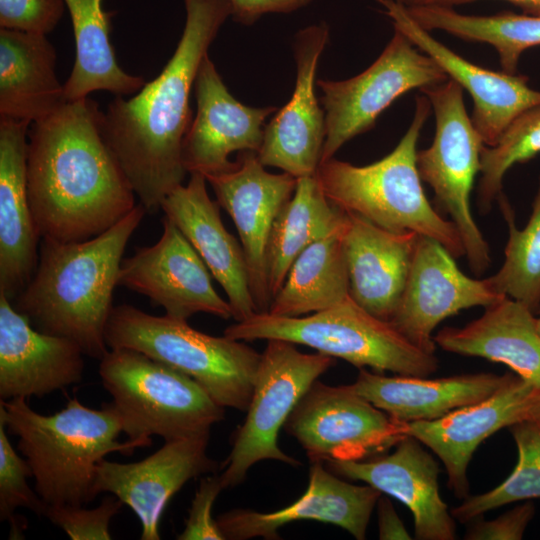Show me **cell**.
<instances>
[{
	"mask_svg": "<svg viewBox=\"0 0 540 540\" xmlns=\"http://www.w3.org/2000/svg\"><path fill=\"white\" fill-rule=\"evenodd\" d=\"M205 178L239 234L257 313L268 312V239L274 220L295 191L297 178L286 172L269 173L253 151L240 152L231 170Z\"/></svg>",
	"mask_w": 540,
	"mask_h": 540,
	"instance_id": "cell-15",
	"label": "cell"
},
{
	"mask_svg": "<svg viewBox=\"0 0 540 540\" xmlns=\"http://www.w3.org/2000/svg\"><path fill=\"white\" fill-rule=\"evenodd\" d=\"M184 4V30L162 72L132 98L116 96L102 116L105 140L147 212L161 209L163 199L183 184L191 89L208 48L232 15L229 0Z\"/></svg>",
	"mask_w": 540,
	"mask_h": 540,
	"instance_id": "cell-2",
	"label": "cell"
},
{
	"mask_svg": "<svg viewBox=\"0 0 540 540\" xmlns=\"http://www.w3.org/2000/svg\"><path fill=\"white\" fill-rule=\"evenodd\" d=\"M284 429L311 462L363 460L380 455L406 437V423L356 393L349 385L316 380L299 400Z\"/></svg>",
	"mask_w": 540,
	"mask_h": 540,
	"instance_id": "cell-12",
	"label": "cell"
},
{
	"mask_svg": "<svg viewBox=\"0 0 540 540\" xmlns=\"http://www.w3.org/2000/svg\"><path fill=\"white\" fill-rule=\"evenodd\" d=\"M446 80L448 76L432 58L394 29L380 56L363 72L342 81L317 82L326 127L320 163L333 158L355 136L370 130L401 95Z\"/></svg>",
	"mask_w": 540,
	"mask_h": 540,
	"instance_id": "cell-11",
	"label": "cell"
},
{
	"mask_svg": "<svg viewBox=\"0 0 540 540\" xmlns=\"http://www.w3.org/2000/svg\"><path fill=\"white\" fill-rule=\"evenodd\" d=\"M122 505L121 500L111 495L92 509L85 506H49L45 516L71 540H110V522Z\"/></svg>",
	"mask_w": 540,
	"mask_h": 540,
	"instance_id": "cell-38",
	"label": "cell"
},
{
	"mask_svg": "<svg viewBox=\"0 0 540 540\" xmlns=\"http://www.w3.org/2000/svg\"><path fill=\"white\" fill-rule=\"evenodd\" d=\"M428 98H416L413 119L396 147L382 159L356 166L334 157L319 164L320 187L334 205L393 232L435 239L455 258L465 256L460 234L429 202L417 168V143L431 112Z\"/></svg>",
	"mask_w": 540,
	"mask_h": 540,
	"instance_id": "cell-5",
	"label": "cell"
},
{
	"mask_svg": "<svg viewBox=\"0 0 540 540\" xmlns=\"http://www.w3.org/2000/svg\"><path fill=\"white\" fill-rule=\"evenodd\" d=\"M162 226L154 245L123 258L118 286L146 296L175 319L187 321L197 313L233 318L231 305L214 289L209 269L188 239L166 216Z\"/></svg>",
	"mask_w": 540,
	"mask_h": 540,
	"instance_id": "cell-14",
	"label": "cell"
},
{
	"mask_svg": "<svg viewBox=\"0 0 540 540\" xmlns=\"http://www.w3.org/2000/svg\"><path fill=\"white\" fill-rule=\"evenodd\" d=\"M224 335L244 342L281 339L378 373L428 377L439 367L435 353L413 345L389 321L372 315L350 295L307 316L254 313L228 326Z\"/></svg>",
	"mask_w": 540,
	"mask_h": 540,
	"instance_id": "cell-7",
	"label": "cell"
},
{
	"mask_svg": "<svg viewBox=\"0 0 540 540\" xmlns=\"http://www.w3.org/2000/svg\"><path fill=\"white\" fill-rule=\"evenodd\" d=\"M197 113L186 133L182 160L187 173L204 177L231 170V153L258 152L265 121L275 107H249L236 100L226 88L208 54L194 82Z\"/></svg>",
	"mask_w": 540,
	"mask_h": 540,
	"instance_id": "cell-19",
	"label": "cell"
},
{
	"mask_svg": "<svg viewBox=\"0 0 540 540\" xmlns=\"http://www.w3.org/2000/svg\"><path fill=\"white\" fill-rule=\"evenodd\" d=\"M28 477H32L29 464L13 448L0 422V519L9 522L11 539L23 538L26 527L15 515L16 509H29L37 515H45L47 509L36 490L28 485Z\"/></svg>",
	"mask_w": 540,
	"mask_h": 540,
	"instance_id": "cell-37",
	"label": "cell"
},
{
	"mask_svg": "<svg viewBox=\"0 0 540 540\" xmlns=\"http://www.w3.org/2000/svg\"><path fill=\"white\" fill-rule=\"evenodd\" d=\"M84 352L74 341L35 329L0 294V397H42L78 384Z\"/></svg>",
	"mask_w": 540,
	"mask_h": 540,
	"instance_id": "cell-23",
	"label": "cell"
},
{
	"mask_svg": "<svg viewBox=\"0 0 540 540\" xmlns=\"http://www.w3.org/2000/svg\"><path fill=\"white\" fill-rule=\"evenodd\" d=\"M99 375L112 397L129 440L150 446L209 435L224 419V408L191 377L139 351L109 349L100 359Z\"/></svg>",
	"mask_w": 540,
	"mask_h": 540,
	"instance_id": "cell-8",
	"label": "cell"
},
{
	"mask_svg": "<svg viewBox=\"0 0 540 540\" xmlns=\"http://www.w3.org/2000/svg\"><path fill=\"white\" fill-rule=\"evenodd\" d=\"M539 313H540V312H539ZM537 328H538V330H539V332H540V316L537 317Z\"/></svg>",
	"mask_w": 540,
	"mask_h": 540,
	"instance_id": "cell-46",
	"label": "cell"
},
{
	"mask_svg": "<svg viewBox=\"0 0 540 540\" xmlns=\"http://www.w3.org/2000/svg\"><path fill=\"white\" fill-rule=\"evenodd\" d=\"M223 489L220 476H208L200 481L192 500L184 529L177 535V539H225L217 520L212 516L214 502Z\"/></svg>",
	"mask_w": 540,
	"mask_h": 540,
	"instance_id": "cell-40",
	"label": "cell"
},
{
	"mask_svg": "<svg viewBox=\"0 0 540 540\" xmlns=\"http://www.w3.org/2000/svg\"><path fill=\"white\" fill-rule=\"evenodd\" d=\"M377 505L380 539H412L388 498L380 496Z\"/></svg>",
	"mask_w": 540,
	"mask_h": 540,
	"instance_id": "cell-43",
	"label": "cell"
},
{
	"mask_svg": "<svg viewBox=\"0 0 540 540\" xmlns=\"http://www.w3.org/2000/svg\"><path fill=\"white\" fill-rule=\"evenodd\" d=\"M540 153V104L519 114L505 129L497 143L481 151L478 208L486 214L497 201L507 171Z\"/></svg>",
	"mask_w": 540,
	"mask_h": 540,
	"instance_id": "cell-36",
	"label": "cell"
},
{
	"mask_svg": "<svg viewBox=\"0 0 540 540\" xmlns=\"http://www.w3.org/2000/svg\"><path fill=\"white\" fill-rule=\"evenodd\" d=\"M416 47L432 58L448 78L473 100L471 120L486 146L497 143L508 125L522 112L540 104V91L528 85L525 75L497 72L461 57L421 27L397 0H376Z\"/></svg>",
	"mask_w": 540,
	"mask_h": 540,
	"instance_id": "cell-20",
	"label": "cell"
},
{
	"mask_svg": "<svg viewBox=\"0 0 540 540\" xmlns=\"http://www.w3.org/2000/svg\"><path fill=\"white\" fill-rule=\"evenodd\" d=\"M381 495L370 485L359 486L342 480L326 470L322 461H314L306 491L290 505L272 512L233 509L216 520L225 539L230 540L277 539L284 525L302 520L333 524L363 540Z\"/></svg>",
	"mask_w": 540,
	"mask_h": 540,
	"instance_id": "cell-22",
	"label": "cell"
},
{
	"mask_svg": "<svg viewBox=\"0 0 540 540\" xmlns=\"http://www.w3.org/2000/svg\"><path fill=\"white\" fill-rule=\"evenodd\" d=\"M405 7L413 6H442L451 7L472 3L479 0H397ZM508 1L529 15L540 16V0H505Z\"/></svg>",
	"mask_w": 540,
	"mask_h": 540,
	"instance_id": "cell-44",
	"label": "cell"
},
{
	"mask_svg": "<svg viewBox=\"0 0 540 540\" xmlns=\"http://www.w3.org/2000/svg\"><path fill=\"white\" fill-rule=\"evenodd\" d=\"M103 111L67 101L28 131L27 192L41 239L84 241L136 206L135 193L102 130Z\"/></svg>",
	"mask_w": 540,
	"mask_h": 540,
	"instance_id": "cell-1",
	"label": "cell"
},
{
	"mask_svg": "<svg viewBox=\"0 0 540 540\" xmlns=\"http://www.w3.org/2000/svg\"><path fill=\"white\" fill-rule=\"evenodd\" d=\"M0 422L18 438L34 489L47 507L87 505L97 496L99 462L110 453L131 454L143 447L118 440L123 424L112 402L92 409L74 397L60 411L45 415L34 411L26 398L1 400Z\"/></svg>",
	"mask_w": 540,
	"mask_h": 540,
	"instance_id": "cell-4",
	"label": "cell"
},
{
	"mask_svg": "<svg viewBox=\"0 0 540 540\" xmlns=\"http://www.w3.org/2000/svg\"><path fill=\"white\" fill-rule=\"evenodd\" d=\"M347 213L323 193L316 175L297 178L292 197L278 213L266 250V281L271 302L297 256L316 240L340 229Z\"/></svg>",
	"mask_w": 540,
	"mask_h": 540,
	"instance_id": "cell-30",
	"label": "cell"
},
{
	"mask_svg": "<svg viewBox=\"0 0 540 540\" xmlns=\"http://www.w3.org/2000/svg\"><path fill=\"white\" fill-rule=\"evenodd\" d=\"M328 40L329 29L324 22L308 26L295 35V89L289 102L265 126L257 152L264 166L279 168L295 178L315 175L321 162L325 115L314 86L319 58Z\"/></svg>",
	"mask_w": 540,
	"mask_h": 540,
	"instance_id": "cell-17",
	"label": "cell"
},
{
	"mask_svg": "<svg viewBox=\"0 0 540 540\" xmlns=\"http://www.w3.org/2000/svg\"><path fill=\"white\" fill-rule=\"evenodd\" d=\"M423 446L407 435L390 454L327 463L335 474L363 481L408 507L413 515L416 539L454 540L456 520L440 494V468Z\"/></svg>",
	"mask_w": 540,
	"mask_h": 540,
	"instance_id": "cell-21",
	"label": "cell"
},
{
	"mask_svg": "<svg viewBox=\"0 0 540 540\" xmlns=\"http://www.w3.org/2000/svg\"><path fill=\"white\" fill-rule=\"evenodd\" d=\"M345 224L316 240L297 256L267 313L303 316L334 306L350 295L343 245Z\"/></svg>",
	"mask_w": 540,
	"mask_h": 540,
	"instance_id": "cell-32",
	"label": "cell"
},
{
	"mask_svg": "<svg viewBox=\"0 0 540 540\" xmlns=\"http://www.w3.org/2000/svg\"><path fill=\"white\" fill-rule=\"evenodd\" d=\"M234 20L250 25L268 13L296 11L313 0H229Z\"/></svg>",
	"mask_w": 540,
	"mask_h": 540,
	"instance_id": "cell-42",
	"label": "cell"
},
{
	"mask_svg": "<svg viewBox=\"0 0 540 540\" xmlns=\"http://www.w3.org/2000/svg\"><path fill=\"white\" fill-rule=\"evenodd\" d=\"M444 351L502 363L540 388V332L535 313L508 296L485 307L463 327H446L434 336Z\"/></svg>",
	"mask_w": 540,
	"mask_h": 540,
	"instance_id": "cell-28",
	"label": "cell"
},
{
	"mask_svg": "<svg viewBox=\"0 0 540 540\" xmlns=\"http://www.w3.org/2000/svg\"><path fill=\"white\" fill-rule=\"evenodd\" d=\"M295 345L281 339L267 340L246 418L235 433L231 452L219 475L224 489L242 483L249 469L259 461L300 465L280 449L279 431L310 386L335 360L319 352L302 353Z\"/></svg>",
	"mask_w": 540,
	"mask_h": 540,
	"instance_id": "cell-10",
	"label": "cell"
},
{
	"mask_svg": "<svg viewBox=\"0 0 540 540\" xmlns=\"http://www.w3.org/2000/svg\"><path fill=\"white\" fill-rule=\"evenodd\" d=\"M504 297L491 277L467 276L441 243L419 235L403 293L389 322L413 345L435 353L433 332L443 320Z\"/></svg>",
	"mask_w": 540,
	"mask_h": 540,
	"instance_id": "cell-13",
	"label": "cell"
},
{
	"mask_svg": "<svg viewBox=\"0 0 540 540\" xmlns=\"http://www.w3.org/2000/svg\"><path fill=\"white\" fill-rule=\"evenodd\" d=\"M540 388L518 375L492 396L432 421L406 423V435L442 462L448 486L459 499L469 496L468 465L478 446L502 428L531 417Z\"/></svg>",
	"mask_w": 540,
	"mask_h": 540,
	"instance_id": "cell-18",
	"label": "cell"
},
{
	"mask_svg": "<svg viewBox=\"0 0 540 540\" xmlns=\"http://www.w3.org/2000/svg\"><path fill=\"white\" fill-rule=\"evenodd\" d=\"M511 373H469L450 377L386 376L359 369L352 389L401 423L432 421L487 399L506 385Z\"/></svg>",
	"mask_w": 540,
	"mask_h": 540,
	"instance_id": "cell-27",
	"label": "cell"
},
{
	"mask_svg": "<svg viewBox=\"0 0 540 540\" xmlns=\"http://www.w3.org/2000/svg\"><path fill=\"white\" fill-rule=\"evenodd\" d=\"M535 507L531 502L517 505L492 520L483 516L469 523L464 535L467 540H520L534 517Z\"/></svg>",
	"mask_w": 540,
	"mask_h": 540,
	"instance_id": "cell-41",
	"label": "cell"
},
{
	"mask_svg": "<svg viewBox=\"0 0 540 540\" xmlns=\"http://www.w3.org/2000/svg\"><path fill=\"white\" fill-rule=\"evenodd\" d=\"M71 16L76 56L64 84L66 101L98 90L117 96L137 93L145 84L141 76L126 73L118 64L110 42V14L102 0H64Z\"/></svg>",
	"mask_w": 540,
	"mask_h": 540,
	"instance_id": "cell-31",
	"label": "cell"
},
{
	"mask_svg": "<svg viewBox=\"0 0 540 540\" xmlns=\"http://www.w3.org/2000/svg\"><path fill=\"white\" fill-rule=\"evenodd\" d=\"M508 226V240L500 269L490 276L496 290L517 300L534 313L540 310V179L532 212L522 229L503 193L497 199Z\"/></svg>",
	"mask_w": 540,
	"mask_h": 540,
	"instance_id": "cell-34",
	"label": "cell"
},
{
	"mask_svg": "<svg viewBox=\"0 0 540 540\" xmlns=\"http://www.w3.org/2000/svg\"><path fill=\"white\" fill-rule=\"evenodd\" d=\"M206 178L190 173L186 185H179L162 201L161 209L188 239L214 279L224 289L236 322L247 319L257 309L250 289L244 252L225 228L219 204L206 188Z\"/></svg>",
	"mask_w": 540,
	"mask_h": 540,
	"instance_id": "cell-24",
	"label": "cell"
},
{
	"mask_svg": "<svg viewBox=\"0 0 540 540\" xmlns=\"http://www.w3.org/2000/svg\"><path fill=\"white\" fill-rule=\"evenodd\" d=\"M530 418H535V419H540V393H539V396L532 408V411H531V417Z\"/></svg>",
	"mask_w": 540,
	"mask_h": 540,
	"instance_id": "cell-45",
	"label": "cell"
},
{
	"mask_svg": "<svg viewBox=\"0 0 540 540\" xmlns=\"http://www.w3.org/2000/svg\"><path fill=\"white\" fill-rule=\"evenodd\" d=\"M105 339L109 349H133L186 374L223 408L249 406L261 353L244 341L212 336L186 320L128 304L113 307Z\"/></svg>",
	"mask_w": 540,
	"mask_h": 540,
	"instance_id": "cell-6",
	"label": "cell"
},
{
	"mask_svg": "<svg viewBox=\"0 0 540 540\" xmlns=\"http://www.w3.org/2000/svg\"><path fill=\"white\" fill-rule=\"evenodd\" d=\"M31 124L0 117V294L13 301L31 279L41 239L27 192Z\"/></svg>",
	"mask_w": 540,
	"mask_h": 540,
	"instance_id": "cell-25",
	"label": "cell"
},
{
	"mask_svg": "<svg viewBox=\"0 0 540 540\" xmlns=\"http://www.w3.org/2000/svg\"><path fill=\"white\" fill-rule=\"evenodd\" d=\"M418 236L415 232L389 231L347 213L343 245L349 293L377 318H392L407 281Z\"/></svg>",
	"mask_w": 540,
	"mask_h": 540,
	"instance_id": "cell-26",
	"label": "cell"
},
{
	"mask_svg": "<svg viewBox=\"0 0 540 540\" xmlns=\"http://www.w3.org/2000/svg\"><path fill=\"white\" fill-rule=\"evenodd\" d=\"M409 15L428 31L441 30L455 37L487 43L498 53L502 71L515 74L522 53L540 46V16L499 13L466 15L451 7H406Z\"/></svg>",
	"mask_w": 540,
	"mask_h": 540,
	"instance_id": "cell-33",
	"label": "cell"
},
{
	"mask_svg": "<svg viewBox=\"0 0 540 540\" xmlns=\"http://www.w3.org/2000/svg\"><path fill=\"white\" fill-rule=\"evenodd\" d=\"M64 0H0V28L46 35L60 21Z\"/></svg>",
	"mask_w": 540,
	"mask_h": 540,
	"instance_id": "cell-39",
	"label": "cell"
},
{
	"mask_svg": "<svg viewBox=\"0 0 540 540\" xmlns=\"http://www.w3.org/2000/svg\"><path fill=\"white\" fill-rule=\"evenodd\" d=\"M539 312H540V310H539Z\"/></svg>",
	"mask_w": 540,
	"mask_h": 540,
	"instance_id": "cell-47",
	"label": "cell"
},
{
	"mask_svg": "<svg viewBox=\"0 0 540 540\" xmlns=\"http://www.w3.org/2000/svg\"><path fill=\"white\" fill-rule=\"evenodd\" d=\"M421 92L434 112L435 135L428 148L417 151L418 172L457 228L470 269L482 275L491 263L490 250L472 215L470 196L485 144L467 113L458 83L448 78Z\"/></svg>",
	"mask_w": 540,
	"mask_h": 540,
	"instance_id": "cell-9",
	"label": "cell"
},
{
	"mask_svg": "<svg viewBox=\"0 0 540 540\" xmlns=\"http://www.w3.org/2000/svg\"><path fill=\"white\" fill-rule=\"evenodd\" d=\"M209 435L165 441L143 460L119 463L103 459L94 490L114 495L141 523V540H159V523L170 499L191 479L216 469L207 452Z\"/></svg>",
	"mask_w": 540,
	"mask_h": 540,
	"instance_id": "cell-16",
	"label": "cell"
},
{
	"mask_svg": "<svg viewBox=\"0 0 540 540\" xmlns=\"http://www.w3.org/2000/svg\"><path fill=\"white\" fill-rule=\"evenodd\" d=\"M509 430L517 447L513 471L495 488L466 497L451 510L455 520L467 524L503 505L540 498V419H524Z\"/></svg>",
	"mask_w": 540,
	"mask_h": 540,
	"instance_id": "cell-35",
	"label": "cell"
},
{
	"mask_svg": "<svg viewBox=\"0 0 540 540\" xmlns=\"http://www.w3.org/2000/svg\"><path fill=\"white\" fill-rule=\"evenodd\" d=\"M44 34L0 28V117L32 124L66 101Z\"/></svg>",
	"mask_w": 540,
	"mask_h": 540,
	"instance_id": "cell-29",
	"label": "cell"
},
{
	"mask_svg": "<svg viewBox=\"0 0 540 540\" xmlns=\"http://www.w3.org/2000/svg\"><path fill=\"white\" fill-rule=\"evenodd\" d=\"M146 209L138 204L98 236L76 242L41 239L36 269L11 303L40 332L77 343L101 359L126 245Z\"/></svg>",
	"mask_w": 540,
	"mask_h": 540,
	"instance_id": "cell-3",
	"label": "cell"
}]
</instances>
